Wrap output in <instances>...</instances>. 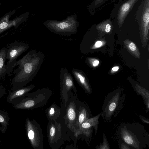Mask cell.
Segmentation results:
<instances>
[{"label":"cell","instance_id":"cell-1","mask_svg":"<svg viewBox=\"0 0 149 149\" xmlns=\"http://www.w3.org/2000/svg\"><path fill=\"white\" fill-rule=\"evenodd\" d=\"M44 54L36 49L28 52L15 63L13 70L15 74L12 79L11 90H15L25 87L35 77L39 71L45 59Z\"/></svg>","mask_w":149,"mask_h":149},{"label":"cell","instance_id":"cell-2","mask_svg":"<svg viewBox=\"0 0 149 149\" xmlns=\"http://www.w3.org/2000/svg\"><path fill=\"white\" fill-rule=\"evenodd\" d=\"M118 131L121 139L127 145L137 149L146 147L149 135L141 124L123 123L119 126Z\"/></svg>","mask_w":149,"mask_h":149},{"label":"cell","instance_id":"cell-3","mask_svg":"<svg viewBox=\"0 0 149 149\" xmlns=\"http://www.w3.org/2000/svg\"><path fill=\"white\" fill-rule=\"evenodd\" d=\"M52 94L50 89L43 88L15 98L11 104L16 109H33L45 105Z\"/></svg>","mask_w":149,"mask_h":149},{"label":"cell","instance_id":"cell-4","mask_svg":"<svg viewBox=\"0 0 149 149\" xmlns=\"http://www.w3.org/2000/svg\"><path fill=\"white\" fill-rule=\"evenodd\" d=\"M80 102L71 91L68 93V101L63 110V122L66 129L74 134L76 130V123Z\"/></svg>","mask_w":149,"mask_h":149},{"label":"cell","instance_id":"cell-5","mask_svg":"<svg viewBox=\"0 0 149 149\" xmlns=\"http://www.w3.org/2000/svg\"><path fill=\"white\" fill-rule=\"evenodd\" d=\"M62 120L48 121L47 125V136L50 147L58 149L67 139V130Z\"/></svg>","mask_w":149,"mask_h":149},{"label":"cell","instance_id":"cell-6","mask_svg":"<svg viewBox=\"0 0 149 149\" xmlns=\"http://www.w3.org/2000/svg\"><path fill=\"white\" fill-rule=\"evenodd\" d=\"M25 130L27 138L34 149L44 148V137L41 128L34 119L31 120L26 118L25 123Z\"/></svg>","mask_w":149,"mask_h":149},{"label":"cell","instance_id":"cell-7","mask_svg":"<svg viewBox=\"0 0 149 149\" xmlns=\"http://www.w3.org/2000/svg\"><path fill=\"white\" fill-rule=\"evenodd\" d=\"M29 47L26 43L15 40L6 47V64L7 74L9 76L12 74L14 66L17 58L22 54L27 51Z\"/></svg>","mask_w":149,"mask_h":149},{"label":"cell","instance_id":"cell-8","mask_svg":"<svg viewBox=\"0 0 149 149\" xmlns=\"http://www.w3.org/2000/svg\"><path fill=\"white\" fill-rule=\"evenodd\" d=\"M60 78V95L62 106L65 107L68 101V93L73 90L76 94L77 90L73 77L66 68H62L61 69Z\"/></svg>","mask_w":149,"mask_h":149},{"label":"cell","instance_id":"cell-9","mask_svg":"<svg viewBox=\"0 0 149 149\" xmlns=\"http://www.w3.org/2000/svg\"><path fill=\"white\" fill-rule=\"evenodd\" d=\"M121 94L119 91L108 94L105 97L102 107L101 116L106 120H109L121 104Z\"/></svg>","mask_w":149,"mask_h":149},{"label":"cell","instance_id":"cell-10","mask_svg":"<svg viewBox=\"0 0 149 149\" xmlns=\"http://www.w3.org/2000/svg\"><path fill=\"white\" fill-rule=\"evenodd\" d=\"M136 18L141 31L143 40L148 39L149 29V0H143L137 10Z\"/></svg>","mask_w":149,"mask_h":149},{"label":"cell","instance_id":"cell-11","mask_svg":"<svg viewBox=\"0 0 149 149\" xmlns=\"http://www.w3.org/2000/svg\"><path fill=\"white\" fill-rule=\"evenodd\" d=\"M46 26L54 33L63 36L74 35L77 32V24L68 21L47 24Z\"/></svg>","mask_w":149,"mask_h":149},{"label":"cell","instance_id":"cell-12","mask_svg":"<svg viewBox=\"0 0 149 149\" xmlns=\"http://www.w3.org/2000/svg\"><path fill=\"white\" fill-rule=\"evenodd\" d=\"M101 113L102 112L95 116L88 118L82 123L75 133V137L77 138L79 135L83 134L85 137H89L91 135L93 127L95 128L96 135L97 130L99 119Z\"/></svg>","mask_w":149,"mask_h":149},{"label":"cell","instance_id":"cell-13","mask_svg":"<svg viewBox=\"0 0 149 149\" xmlns=\"http://www.w3.org/2000/svg\"><path fill=\"white\" fill-rule=\"evenodd\" d=\"M15 12V10L10 11L0 19V35L12 27H17L23 22L24 17L22 15L12 20H9L11 16Z\"/></svg>","mask_w":149,"mask_h":149},{"label":"cell","instance_id":"cell-14","mask_svg":"<svg viewBox=\"0 0 149 149\" xmlns=\"http://www.w3.org/2000/svg\"><path fill=\"white\" fill-rule=\"evenodd\" d=\"M138 0H128L121 5L117 16V22L120 27L122 26L128 13Z\"/></svg>","mask_w":149,"mask_h":149},{"label":"cell","instance_id":"cell-15","mask_svg":"<svg viewBox=\"0 0 149 149\" xmlns=\"http://www.w3.org/2000/svg\"><path fill=\"white\" fill-rule=\"evenodd\" d=\"M46 116L48 121H61L62 120L63 110L55 103L45 110Z\"/></svg>","mask_w":149,"mask_h":149},{"label":"cell","instance_id":"cell-16","mask_svg":"<svg viewBox=\"0 0 149 149\" xmlns=\"http://www.w3.org/2000/svg\"><path fill=\"white\" fill-rule=\"evenodd\" d=\"M72 72L78 84L88 93H91V90L87 79L84 72L76 68H73Z\"/></svg>","mask_w":149,"mask_h":149},{"label":"cell","instance_id":"cell-17","mask_svg":"<svg viewBox=\"0 0 149 149\" xmlns=\"http://www.w3.org/2000/svg\"><path fill=\"white\" fill-rule=\"evenodd\" d=\"M35 87L36 86L33 84H31L27 86L17 89L9 90L8 95L6 98L7 102L11 104L13 100L19 97L24 96Z\"/></svg>","mask_w":149,"mask_h":149},{"label":"cell","instance_id":"cell-18","mask_svg":"<svg viewBox=\"0 0 149 149\" xmlns=\"http://www.w3.org/2000/svg\"><path fill=\"white\" fill-rule=\"evenodd\" d=\"M89 110L88 107L86 104L82 102H80L76 123V131L82 123L89 118L90 112Z\"/></svg>","mask_w":149,"mask_h":149},{"label":"cell","instance_id":"cell-19","mask_svg":"<svg viewBox=\"0 0 149 149\" xmlns=\"http://www.w3.org/2000/svg\"><path fill=\"white\" fill-rule=\"evenodd\" d=\"M6 47H3L0 49V80L4 78L7 74L6 63Z\"/></svg>","mask_w":149,"mask_h":149},{"label":"cell","instance_id":"cell-20","mask_svg":"<svg viewBox=\"0 0 149 149\" xmlns=\"http://www.w3.org/2000/svg\"><path fill=\"white\" fill-rule=\"evenodd\" d=\"M9 117L8 112L4 110H0V130L2 133H5L9 125Z\"/></svg>","mask_w":149,"mask_h":149},{"label":"cell","instance_id":"cell-21","mask_svg":"<svg viewBox=\"0 0 149 149\" xmlns=\"http://www.w3.org/2000/svg\"><path fill=\"white\" fill-rule=\"evenodd\" d=\"M135 88L137 92L141 95L143 98L144 103L146 105L147 110L148 111L149 109V91L138 84L135 86Z\"/></svg>","mask_w":149,"mask_h":149},{"label":"cell","instance_id":"cell-22","mask_svg":"<svg viewBox=\"0 0 149 149\" xmlns=\"http://www.w3.org/2000/svg\"><path fill=\"white\" fill-rule=\"evenodd\" d=\"M124 44L130 52L134 55L136 57L139 58L140 54L139 51L133 42L129 40H126L124 42Z\"/></svg>","mask_w":149,"mask_h":149},{"label":"cell","instance_id":"cell-23","mask_svg":"<svg viewBox=\"0 0 149 149\" xmlns=\"http://www.w3.org/2000/svg\"><path fill=\"white\" fill-rule=\"evenodd\" d=\"M112 23L110 19H108L98 24L96 26L97 29L106 33L111 31Z\"/></svg>","mask_w":149,"mask_h":149},{"label":"cell","instance_id":"cell-24","mask_svg":"<svg viewBox=\"0 0 149 149\" xmlns=\"http://www.w3.org/2000/svg\"><path fill=\"white\" fill-rule=\"evenodd\" d=\"M107 0H94L91 6V11L95 13V10L101 6Z\"/></svg>","mask_w":149,"mask_h":149},{"label":"cell","instance_id":"cell-25","mask_svg":"<svg viewBox=\"0 0 149 149\" xmlns=\"http://www.w3.org/2000/svg\"><path fill=\"white\" fill-rule=\"evenodd\" d=\"M96 149H109L110 148L105 134H103V142L102 144L100 143L99 146H97Z\"/></svg>","mask_w":149,"mask_h":149},{"label":"cell","instance_id":"cell-26","mask_svg":"<svg viewBox=\"0 0 149 149\" xmlns=\"http://www.w3.org/2000/svg\"><path fill=\"white\" fill-rule=\"evenodd\" d=\"M87 61L89 64L93 67H95L98 66L99 63V61L97 59L90 58H87Z\"/></svg>","mask_w":149,"mask_h":149},{"label":"cell","instance_id":"cell-27","mask_svg":"<svg viewBox=\"0 0 149 149\" xmlns=\"http://www.w3.org/2000/svg\"><path fill=\"white\" fill-rule=\"evenodd\" d=\"M5 94V90L3 86L0 84V99Z\"/></svg>","mask_w":149,"mask_h":149},{"label":"cell","instance_id":"cell-28","mask_svg":"<svg viewBox=\"0 0 149 149\" xmlns=\"http://www.w3.org/2000/svg\"><path fill=\"white\" fill-rule=\"evenodd\" d=\"M103 44V42L102 41H97L94 45L93 47L92 48V49H93L95 47V48H99Z\"/></svg>","mask_w":149,"mask_h":149},{"label":"cell","instance_id":"cell-29","mask_svg":"<svg viewBox=\"0 0 149 149\" xmlns=\"http://www.w3.org/2000/svg\"><path fill=\"white\" fill-rule=\"evenodd\" d=\"M120 148L121 149H130V148L128 145L123 142L120 145Z\"/></svg>","mask_w":149,"mask_h":149},{"label":"cell","instance_id":"cell-30","mask_svg":"<svg viewBox=\"0 0 149 149\" xmlns=\"http://www.w3.org/2000/svg\"><path fill=\"white\" fill-rule=\"evenodd\" d=\"M140 118V119L143 122L145 123H146L149 124V120L147 119V118H146L144 117H143V116H139Z\"/></svg>","mask_w":149,"mask_h":149},{"label":"cell","instance_id":"cell-31","mask_svg":"<svg viewBox=\"0 0 149 149\" xmlns=\"http://www.w3.org/2000/svg\"><path fill=\"white\" fill-rule=\"evenodd\" d=\"M119 69V67L118 66H115L113 67L111 70V73H113L117 71Z\"/></svg>","mask_w":149,"mask_h":149},{"label":"cell","instance_id":"cell-32","mask_svg":"<svg viewBox=\"0 0 149 149\" xmlns=\"http://www.w3.org/2000/svg\"><path fill=\"white\" fill-rule=\"evenodd\" d=\"M1 140L0 139V146H1Z\"/></svg>","mask_w":149,"mask_h":149}]
</instances>
